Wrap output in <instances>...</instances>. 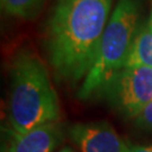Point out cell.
I'll list each match as a JSON object with an SVG mask.
<instances>
[{"instance_id":"30bf717a","label":"cell","mask_w":152,"mask_h":152,"mask_svg":"<svg viewBox=\"0 0 152 152\" xmlns=\"http://www.w3.org/2000/svg\"><path fill=\"white\" fill-rule=\"evenodd\" d=\"M130 152H152V145H131Z\"/></svg>"},{"instance_id":"52a82bcc","label":"cell","mask_w":152,"mask_h":152,"mask_svg":"<svg viewBox=\"0 0 152 152\" xmlns=\"http://www.w3.org/2000/svg\"><path fill=\"white\" fill-rule=\"evenodd\" d=\"M152 68V26L150 22L139 25L124 66Z\"/></svg>"},{"instance_id":"5b68a950","label":"cell","mask_w":152,"mask_h":152,"mask_svg":"<svg viewBox=\"0 0 152 152\" xmlns=\"http://www.w3.org/2000/svg\"><path fill=\"white\" fill-rule=\"evenodd\" d=\"M81 152H130V147L106 122L77 123L68 130Z\"/></svg>"},{"instance_id":"277c9868","label":"cell","mask_w":152,"mask_h":152,"mask_svg":"<svg viewBox=\"0 0 152 152\" xmlns=\"http://www.w3.org/2000/svg\"><path fill=\"white\" fill-rule=\"evenodd\" d=\"M102 94L117 113L134 120L152 102V68H122L109 80Z\"/></svg>"},{"instance_id":"3957f363","label":"cell","mask_w":152,"mask_h":152,"mask_svg":"<svg viewBox=\"0 0 152 152\" xmlns=\"http://www.w3.org/2000/svg\"><path fill=\"white\" fill-rule=\"evenodd\" d=\"M140 0H117L104 31L97 58L81 82L80 99L102 94L109 80L124 66L139 27Z\"/></svg>"},{"instance_id":"7c38bea8","label":"cell","mask_w":152,"mask_h":152,"mask_svg":"<svg viewBox=\"0 0 152 152\" xmlns=\"http://www.w3.org/2000/svg\"><path fill=\"white\" fill-rule=\"evenodd\" d=\"M149 22H150V24H151V26H152V9H151V15H150V18H149Z\"/></svg>"},{"instance_id":"9c48e42d","label":"cell","mask_w":152,"mask_h":152,"mask_svg":"<svg viewBox=\"0 0 152 152\" xmlns=\"http://www.w3.org/2000/svg\"><path fill=\"white\" fill-rule=\"evenodd\" d=\"M134 124L141 130L152 132V102L148 104L141 113L134 118Z\"/></svg>"},{"instance_id":"8992f818","label":"cell","mask_w":152,"mask_h":152,"mask_svg":"<svg viewBox=\"0 0 152 152\" xmlns=\"http://www.w3.org/2000/svg\"><path fill=\"white\" fill-rule=\"evenodd\" d=\"M61 139L60 124L51 122L22 134L12 133L6 152H52Z\"/></svg>"},{"instance_id":"ba28073f","label":"cell","mask_w":152,"mask_h":152,"mask_svg":"<svg viewBox=\"0 0 152 152\" xmlns=\"http://www.w3.org/2000/svg\"><path fill=\"white\" fill-rule=\"evenodd\" d=\"M45 0H1L2 9L11 16L32 19L37 16Z\"/></svg>"},{"instance_id":"6da1fadb","label":"cell","mask_w":152,"mask_h":152,"mask_svg":"<svg viewBox=\"0 0 152 152\" xmlns=\"http://www.w3.org/2000/svg\"><path fill=\"white\" fill-rule=\"evenodd\" d=\"M113 0H56L46 31L48 59L55 77L83 81L97 58Z\"/></svg>"},{"instance_id":"8fae6325","label":"cell","mask_w":152,"mask_h":152,"mask_svg":"<svg viewBox=\"0 0 152 152\" xmlns=\"http://www.w3.org/2000/svg\"><path fill=\"white\" fill-rule=\"evenodd\" d=\"M60 152H75V151H72V150L69 149V148H64V149H62Z\"/></svg>"},{"instance_id":"7a4b0ae2","label":"cell","mask_w":152,"mask_h":152,"mask_svg":"<svg viewBox=\"0 0 152 152\" xmlns=\"http://www.w3.org/2000/svg\"><path fill=\"white\" fill-rule=\"evenodd\" d=\"M60 118V105L49 73L32 51L22 49L10 69L8 120L11 133L22 134Z\"/></svg>"}]
</instances>
